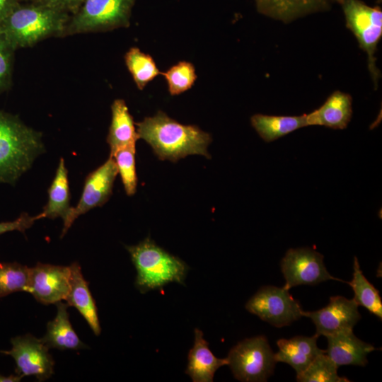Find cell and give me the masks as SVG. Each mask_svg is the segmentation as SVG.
Listing matches in <instances>:
<instances>
[{"label": "cell", "instance_id": "18", "mask_svg": "<svg viewBox=\"0 0 382 382\" xmlns=\"http://www.w3.org/2000/svg\"><path fill=\"white\" fill-rule=\"evenodd\" d=\"M70 288L66 299L68 306L75 307L84 318L96 335L100 334L101 328L95 301L77 262L70 266Z\"/></svg>", "mask_w": 382, "mask_h": 382}, {"label": "cell", "instance_id": "16", "mask_svg": "<svg viewBox=\"0 0 382 382\" xmlns=\"http://www.w3.org/2000/svg\"><path fill=\"white\" fill-rule=\"evenodd\" d=\"M352 115V98L347 93L335 91L318 109L306 114L308 126L320 125L334 129H344Z\"/></svg>", "mask_w": 382, "mask_h": 382}, {"label": "cell", "instance_id": "35", "mask_svg": "<svg viewBox=\"0 0 382 382\" xmlns=\"http://www.w3.org/2000/svg\"><path fill=\"white\" fill-rule=\"evenodd\" d=\"M21 1H28L30 0H20Z\"/></svg>", "mask_w": 382, "mask_h": 382}, {"label": "cell", "instance_id": "12", "mask_svg": "<svg viewBox=\"0 0 382 382\" xmlns=\"http://www.w3.org/2000/svg\"><path fill=\"white\" fill-rule=\"evenodd\" d=\"M359 305L352 299L342 296L330 298L328 304L314 311H304L302 316L309 318L314 323L318 336H330L340 332L353 330L361 319Z\"/></svg>", "mask_w": 382, "mask_h": 382}, {"label": "cell", "instance_id": "22", "mask_svg": "<svg viewBox=\"0 0 382 382\" xmlns=\"http://www.w3.org/2000/svg\"><path fill=\"white\" fill-rule=\"evenodd\" d=\"M70 201V190L68 170L63 158H61L54 178L48 189V201L42 212L37 214L38 219L48 218L62 219L68 212Z\"/></svg>", "mask_w": 382, "mask_h": 382}, {"label": "cell", "instance_id": "17", "mask_svg": "<svg viewBox=\"0 0 382 382\" xmlns=\"http://www.w3.org/2000/svg\"><path fill=\"white\" fill-rule=\"evenodd\" d=\"M318 337L315 334L311 337L299 335L278 340L279 351L274 353L276 361L290 365L296 376L301 374L318 354L325 352L317 345Z\"/></svg>", "mask_w": 382, "mask_h": 382}, {"label": "cell", "instance_id": "24", "mask_svg": "<svg viewBox=\"0 0 382 382\" xmlns=\"http://www.w3.org/2000/svg\"><path fill=\"white\" fill-rule=\"evenodd\" d=\"M346 283L352 288L356 303L381 320L382 301L379 291L364 275L357 257L354 258L352 279Z\"/></svg>", "mask_w": 382, "mask_h": 382}, {"label": "cell", "instance_id": "9", "mask_svg": "<svg viewBox=\"0 0 382 382\" xmlns=\"http://www.w3.org/2000/svg\"><path fill=\"white\" fill-rule=\"evenodd\" d=\"M117 168L114 158L108 159L86 178L81 196L78 204L70 207L63 219L62 238L74 221L89 210L100 207L110 198L117 175Z\"/></svg>", "mask_w": 382, "mask_h": 382}, {"label": "cell", "instance_id": "4", "mask_svg": "<svg viewBox=\"0 0 382 382\" xmlns=\"http://www.w3.org/2000/svg\"><path fill=\"white\" fill-rule=\"evenodd\" d=\"M126 248L137 270L135 286L141 293L160 289L170 282L184 284L187 265L149 238Z\"/></svg>", "mask_w": 382, "mask_h": 382}, {"label": "cell", "instance_id": "3", "mask_svg": "<svg viewBox=\"0 0 382 382\" xmlns=\"http://www.w3.org/2000/svg\"><path fill=\"white\" fill-rule=\"evenodd\" d=\"M44 149L40 132L0 109V183L13 185Z\"/></svg>", "mask_w": 382, "mask_h": 382}, {"label": "cell", "instance_id": "34", "mask_svg": "<svg viewBox=\"0 0 382 382\" xmlns=\"http://www.w3.org/2000/svg\"><path fill=\"white\" fill-rule=\"evenodd\" d=\"M23 377L18 374L10 375L9 376H5L0 374V382H18L21 380Z\"/></svg>", "mask_w": 382, "mask_h": 382}, {"label": "cell", "instance_id": "7", "mask_svg": "<svg viewBox=\"0 0 382 382\" xmlns=\"http://www.w3.org/2000/svg\"><path fill=\"white\" fill-rule=\"evenodd\" d=\"M234 377L243 382L266 381L277 363L267 337L258 335L239 342L226 357Z\"/></svg>", "mask_w": 382, "mask_h": 382}, {"label": "cell", "instance_id": "5", "mask_svg": "<svg viewBox=\"0 0 382 382\" xmlns=\"http://www.w3.org/2000/svg\"><path fill=\"white\" fill-rule=\"evenodd\" d=\"M135 1L83 0L70 16L63 37L127 28Z\"/></svg>", "mask_w": 382, "mask_h": 382}, {"label": "cell", "instance_id": "1", "mask_svg": "<svg viewBox=\"0 0 382 382\" xmlns=\"http://www.w3.org/2000/svg\"><path fill=\"white\" fill-rule=\"evenodd\" d=\"M135 125L139 138L146 141L161 160L175 163L192 154L211 157L207 147L212 137L196 125H183L160 110Z\"/></svg>", "mask_w": 382, "mask_h": 382}, {"label": "cell", "instance_id": "10", "mask_svg": "<svg viewBox=\"0 0 382 382\" xmlns=\"http://www.w3.org/2000/svg\"><path fill=\"white\" fill-rule=\"evenodd\" d=\"M281 270L289 290L299 285H316L328 280H343L332 276L323 262V255L309 248L289 249L281 260Z\"/></svg>", "mask_w": 382, "mask_h": 382}, {"label": "cell", "instance_id": "2", "mask_svg": "<svg viewBox=\"0 0 382 382\" xmlns=\"http://www.w3.org/2000/svg\"><path fill=\"white\" fill-rule=\"evenodd\" d=\"M21 1L0 30L16 50L33 47L51 37H63L70 15L33 1Z\"/></svg>", "mask_w": 382, "mask_h": 382}, {"label": "cell", "instance_id": "13", "mask_svg": "<svg viewBox=\"0 0 382 382\" xmlns=\"http://www.w3.org/2000/svg\"><path fill=\"white\" fill-rule=\"evenodd\" d=\"M70 288L69 266L37 263L30 268L28 292L45 305L66 300Z\"/></svg>", "mask_w": 382, "mask_h": 382}, {"label": "cell", "instance_id": "15", "mask_svg": "<svg viewBox=\"0 0 382 382\" xmlns=\"http://www.w3.org/2000/svg\"><path fill=\"white\" fill-rule=\"evenodd\" d=\"M327 355L339 367L342 365L365 366L367 355L376 349L357 337L353 330H347L327 336Z\"/></svg>", "mask_w": 382, "mask_h": 382}, {"label": "cell", "instance_id": "27", "mask_svg": "<svg viewBox=\"0 0 382 382\" xmlns=\"http://www.w3.org/2000/svg\"><path fill=\"white\" fill-rule=\"evenodd\" d=\"M30 267L18 262L0 263V298L16 291H28Z\"/></svg>", "mask_w": 382, "mask_h": 382}, {"label": "cell", "instance_id": "20", "mask_svg": "<svg viewBox=\"0 0 382 382\" xmlns=\"http://www.w3.org/2000/svg\"><path fill=\"white\" fill-rule=\"evenodd\" d=\"M111 123L106 139L110 154L120 149L135 147L139 138L125 101L115 100L111 105Z\"/></svg>", "mask_w": 382, "mask_h": 382}, {"label": "cell", "instance_id": "32", "mask_svg": "<svg viewBox=\"0 0 382 382\" xmlns=\"http://www.w3.org/2000/svg\"><path fill=\"white\" fill-rule=\"evenodd\" d=\"M28 1L44 4L71 16L79 9L83 0H30Z\"/></svg>", "mask_w": 382, "mask_h": 382}, {"label": "cell", "instance_id": "6", "mask_svg": "<svg viewBox=\"0 0 382 382\" xmlns=\"http://www.w3.org/2000/svg\"><path fill=\"white\" fill-rule=\"evenodd\" d=\"M342 7L346 27L355 36L359 47L366 54L367 66L374 88L381 78L375 57L382 36V11L380 6H370L361 0H335Z\"/></svg>", "mask_w": 382, "mask_h": 382}, {"label": "cell", "instance_id": "14", "mask_svg": "<svg viewBox=\"0 0 382 382\" xmlns=\"http://www.w3.org/2000/svg\"><path fill=\"white\" fill-rule=\"evenodd\" d=\"M334 2L335 0H255L260 13L284 23L327 11Z\"/></svg>", "mask_w": 382, "mask_h": 382}, {"label": "cell", "instance_id": "28", "mask_svg": "<svg viewBox=\"0 0 382 382\" xmlns=\"http://www.w3.org/2000/svg\"><path fill=\"white\" fill-rule=\"evenodd\" d=\"M161 74L166 80L171 96H177L190 89L197 79L194 65L186 61L179 62Z\"/></svg>", "mask_w": 382, "mask_h": 382}, {"label": "cell", "instance_id": "23", "mask_svg": "<svg viewBox=\"0 0 382 382\" xmlns=\"http://www.w3.org/2000/svg\"><path fill=\"white\" fill-rule=\"evenodd\" d=\"M253 127L266 142L273 141L298 129L307 127L306 114L299 116L253 115L250 118Z\"/></svg>", "mask_w": 382, "mask_h": 382}, {"label": "cell", "instance_id": "26", "mask_svg": "<svg viewBox=\"0 0 382 382\" xmlns=\"http://www.w3.org/2000/svg\"><path fill=\"white\" fill-rule=\"evenodd\" d=\"M338 366L325 352L318 354L310 365L299 375V382H349L345 377L337 374Z\"/></svg>", "mask_w": 382, "mask_h": 382}, {"label": "cell", "instance_id": "21", "mask_svg": "<svg viewBox=\"0 0 382 382\" xmlns=\"http://www.w3.org/2000/svg\"><path fill=\"white\" fill-rule=\"evenodd\" d=\"M57 312L55 318L47 323L45 336L40 339L48 348L60 350H78L87 348L74 330L69 321L68 304L62 301L56 303Z\"/></svg>", "mask_w": 382, "mask_h": 382}, {"label": "cell", "instance_id": "8", "mask_svg": "<svg viewBox=\"0 0 382 382\" xmlns=\"http://www.w3.org/2000/svg\"><path fill=\"white\" fill-rule=\"evenodd\" d=\"M246 310L277 328L289 325L302 317L300 303L289 290L275 286H264L248 301Z\"/></svg>", "mask_w": 382, "mask_h": 382}, {"label": "cell", "instance_id": "19", "mask_svg": "<svg viewBox=\"0 0 382 382\" xmlns=\"http://www.w3.org/2000/svg\"><path fill=\"white\" fill-rule=\"evenodd\" d=\"M228 364L227 359L216 357L204 339L203 332L195 329V342L188 354V364L185 373L193 382H212L216 371Z\"/></svg>", "mask_w": 382, "mask_h": 382}, {"label": "cell", "instance_id": "31", "mask_svg": "<svg viewBox=\"0 0 382 382\" xmlns=\"http://www.w3.org/2000/svg\"><path fill=\"white\" fill-rule=\"evenodd\" d=\"M37 220V215L30 216L28 213H23L14 221L0 222V235L13 231L24 233Z\"/></svg>", "mask_w": 382, "mask_h": 382}, {"label": "cell", "instance_id": "33", "mask_svg": "<svg viewBox=\"0 0 382 382\" xmlns=\"http://www.w3.org/2000/svg\"><path fill=\"white\" fill-rule=\"evenodd\" d=\"M20 2V0H0V26L8 15Z\"/></svg>", "mask_w": 382, "mask_h": 382}, {"label": "cell", "instance_id": "11", "mask_svg": "<svg viewBox=\"0 0 382 382\" xmlns=\"http://www.w3.org/2000/svg\"><path fill=\"white\" fill-rule=\"evenodd\" d=\"M12 348L0 351L10 355L16 363V373L22 377L34 376L38 381L48 379L54 373V360L49 348L34 336L27 334L11 340Z\"/></svg>", "mask_w": 382, "mask_h": 382}, {"label": "cell", "instance_id": "25", "mask_svg": "<svg viewBox=\"0 0 382 382\" xmlns=\"http://www.w3.org/2000/svg\"><path fill=\"white\" fill-rule=\"evenodd\" d=\"M125 62L132 79L139 90L161 74L153 57L138 47H131L125 55Z\"/></svg>", "mask_w": 382, "mask_h": 382}, {"label": "cell", "instance_id": "30", "mask_svg": "<svg viewBox=\"0 0 382 382\" xmlns=\"http://www.w3.org/2000/svg\"><path fill=\"white\" fill-rule=\"evenodd\" d=\"M16 50L0 30V94L11 87Z\"/></svg>", "mask_w": 382, "mask_h": 382}, {"label": "cell", "instance_id": "29", "mask_svg": "<svg viewBox=\"0 0 382 382\" xmlns=\"http://www.w3.org/2000/svg\"><path fill=\"white\" fill-rule=\"evenodd\" d=\"M135 147L120 149L110 154L116 163L126 194H135L137 186V176L135 166Z\"/></svg>", "mask_w": 382, "mask_h": 382}]
</instances>
